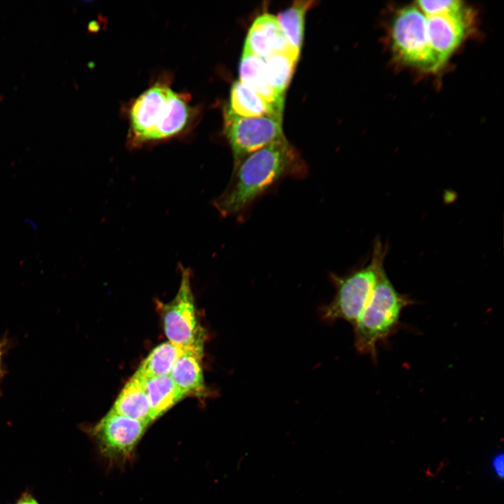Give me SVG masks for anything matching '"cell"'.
I'll return each instance as SVG.
<instances>
[{"label":"cell","mask_w":504,"mask_h":504,"mask_svg":"<svg viewBox=\"0 0 504 504\" xmlns=\"http://www.w3.org/2000/svg\"><path fill=\"white\" fill-rule=\"evenodd\" d=\"M192 108L184 94L158 82L141 94L130 107V141L140 146L182 132L190 120Z\"/></svg>","instance_id":"7a4b0ae2"},{"label":"cell","mask_w":504,"mask_h":504,"mask_svg":"<svg viewBox=\"0 0 504 504\" xmlns=\"http://www.w3.org/2000/svg\"><path fill=\"white\" fill-rule=\"evenodd\" d=\"M416 6L427 16L453 13L465 6L456 0L417 1Z\"/></svg>","instance_id":"d6986e66"},{"label":"cell","mask_w":504,"mask_h":504,"mask_svg":"<svg viewBox=\"0 0 504 504\" xmlns=\"http://www.w3.org/2000/svg\"><path fill=\"white\" fill-rule=\"evenodd\" d=\"M426 16L429 43L442 66L468 34L470 11L464 6L453 13Z\"/></svg>","instance_id":"9c48e42d"},{"label":"cell","mask_w":504,"mask_h":504,"mask_svg":"<svg viewBox=\"0 0 504 504\" xmlns=\"http://www.w3.org/2000/svg\"><path fill=\"white\" fill-rule=\"evenodd\" d=\"M181 352L169 342L162 343L150 351L135 373L145 380L168 375Z\"/></svg>","instance_id":"e0dca14e"},{"label":"cell","mask_w":504,"mask_h":504,"mask_svg":"<svg viewBox=\"0 0 504 504\" xmlns=\"http://www.w3.org/2000/svg\"><path fill=\"white\" fill-rule=\"evenodd\" d=\"M14 341L8 332H0V397L1 396V384L7 374V368L5 363V358L11 348L14 345Z\"/></svg>","instance_id":"ffe728a7"},{"label":"cell","mask_w":504,"mask_h":504,"mask_svg":"<svg viewBox=\"0 0 504 504\" xmlns=\"http://www.w3.org/2000/svg\"><path fill=\"white\" fill-rule=\"evenodd\" d=\"M181 270L178 292L162 307L164 331L169 342L182 350L203 348L204 334L197 320L190 274L186 268Z\"/></svg>","instance_id":"52a82bcc"},{"label":"cell","mask_w":504,"mask_h":504,"mask_svg":"<svg viewBox=\"0 0 504 504\" xmlns=\"http://www.w3.org/2000/svg\"><path fill=\"white\" fill-rule=\"evenodd\" d=\"M12 504H40L32 490L27 488Z\"/></svg>","instance_id":"44dd1931"},{"label":"cell","mask_w":504,"mask_h":504,"mask_svg":"<svg viewBox=\"0 0 504 504\" xmlns=\"http://www.w3.org/2000/svg\"><path fill=\"white\" fill-rule=\"evenodd\" d=\"M388 246L379 239L374 241L369 262L348 274L332 275L336 288L332 300L322 308L326 321L344 320L354 326L366 307L377 277L384 268Z\"/></svg>","instance_id":"277c9868"},{"label":"cell","mask_w":504,"mask_h":504,"mask_svg":"<svg viewBox=\"0 0 504 504\" xmlns=\"http://www.w3.org/2000/svg\"><path fill=\"white\" fill-rule=\"evenodd\" d=\"M149 425L111 410L97 423L81 427L104 458L113 463H123L132 457Z\"/></svg>","instance_id":"8992f818"},{"label":"cell","mask_w":504,"mask_h":504,"mask_svg":"<svg viewBox=\"0 0 504 504\" xmlns=\"http://www.w3.org/2000/svg\"><path fill=\"white\" fill-rule=\"evenodd\" d=\"M239 81L253 90L270 103L284 108V96L270 85L265 74V60L243 50L239 68Z\"/></svg>","instance_id":"4fadbf2b"},{"label":"cell","mask_w":504,"mask_h":504,"mask_svg":"<svg viewBox=\"0 0 504 504\" xmlns=\"http://www.w3.org/2000/svg\"><path fill=\"white\" fill-rule=\"evenodd\" d=\"M300 56V52L290 50L275 53L264 59L267 79L279 94L284 96Z\"/></svg>","instance_id":"2e32d148"},{"label":"cell","mask_w":504,"mask_h":504,"mask_svg":"<svg viewBox=\"0 0 504 504\" xmlns=\"http://www.w3.org/2000/svg\"><path fill=\"white\" fill-rule=\"evenodd\" d=\"M390 35L392 49L404 63L426 71L441 67L429 43L426 16L416 4L396 13Z\"/></svg>","instance_id":"5b68a950"},{"label":"cell","mask_w":504,"mask_h":504,"mask_svg":"<svg viewBox=\"0 0 504 504\" xmlns=\"http://www.w3.org/2000/svg\"><path fill=\"white\" fill-rule=\"evenodd\" d=\"M202 355L203 348L183 349L171 370L169 376L186 396L202 397L206 393Z\"/></svg>","instance_id":"8fae6325"},{"label":"cell","mask_w":504,"mask_h":504,"mask_svg":"<svg viewBox=\"0 0 504 504\" xmlns=\"http://www.w3.org/2000/svg\"><path fill=\"white\" fill-rule=\"evenodd\" d=\"M305 170L298 153L282 138L236 164L230 185L214 205L223 216L238 214L281 179L302 176Z\"/></svg>","instance_id":"6da1fadb"},{"label":"cell","mask_w":504,"mask_h":504,"mask_svg":"<svg viewBox=\"0 0 504 504\" xmlns=\"http://www.w3.org/2000/svg\"><path fill=\"white\" fill-rule=\"evenodd\" d=\"M227 110L237 115L246 118L282 116L283 113V108L270 103L239 80L235 81L231 87Z\"/></svg>","instance_id":"5bb4252c"},{"label":"cell","mask_w":504,"mask_h":504,"mask_svg":"<svg viewBox=\"0 0 504 504\" xmlns=\"http://www.w3.org/2000/svg\"><path fill=\"white\" fill-rule=\"evenodd\" d=\"M314 4L312 1H296L276 17L288 42L299 51L303 41L305 14Z\"/></svg>","instance_id":"ac0fdd59"},{"label":"cell","mask_w":504,"mask_h":504,"mask_svg":"<svg viewBox=\"0 0 504 504\" xmlns=\"http://www.w3.org/2000/svg\"><path fill=\"white\" fill-rule=\"evenodd\" d=\"M282 116L246 118L227 109L225 134L232 150L234 165L250 153L284 138Z\"/></svg>","instance_id":"ba28073f"},{"label":"cell","mask_w":504,"mask_h":504,"mask_svg":"<svg viewBox=\"0 0 504 504\" xmlns=\"http://www.w3.org/2000/svg\"><path fill=\"white\" fill-rule=\"evenodd\" d=\"M26 221L28 224L30 225V226L32 227V229L36 230L37 227H36V225L35 224V223L34 222V220H31L30 219H27Z\"/></svg>","instance_id":"603a6c76"},{"label":"cell","mask_w":504,"mask_h":504,"mask_svg":"<svg viewBox=\"0 0 504 504\" xmlns=\"http://www.w3.org/2000/svg\"><path fill=\"white\" fill-rule=\"evenodd\" d=\"M244 50L262 59L278 52L299 51L288 42L277 18L269 13H264L254 20L248 30Z\"/></svg>","instance_id":"30bf717a"},{"label":"cell","mask_w":504,"mask_h":504,"mask_svg":"<svg viewBox=\"0 0 504 504\" xmlns=\"http://www.w3.org/2000/svg\"><path fill=\"white\" fill-rule=\"evenodd\" d=\"M503 465H504L503 454V453L496 454L491 459V469H492L493 473L498 477L502 478L503 476Z\"/></svg>","instance_id":"7402d4cb"},{"label":"cell","mask_w":504,"mask_h":504,"mask_svg":"<svg viewBox=\"0 0 504 504\" xmlns=\"http://www.w3.org/2000/svg\"><path fill=\"white\" fill-rule=\"evenodd\" d=\"M145 384L153 421L186 397L169 374L146 379Z\"/></svg>","instance_id":"9a60e30c"},{"label":"cell","mask_w":504,"mask_h":504,"mask_svg":"<svg viewBox=\"0 0 504 504\" xmlns=\"http://www.w3.org/2000/svg\"><path fill=\"white\" fill-rule=\"evenodd\" d=\"M111 410L150 424L153 420L145 379L134 373L120 391Z\"/></svg>","instance_id":"7c38bea8"},{"label":"cell","mask_w":504,"mask_h":504,"mask_svg":"<svg viewBox=\"0 0 504 504\" xmlns=\"http://www.w3.org/2000/svg\"><path fill=\"white\" fill-rule=\"evenodd\" d=\"M414 300L399 292L385 269L379 273L370 298L354 327L356 350L377 360V349L399 330L403 310Z\"/></svg>","instance_id":"3957f363"}]
</instances>
